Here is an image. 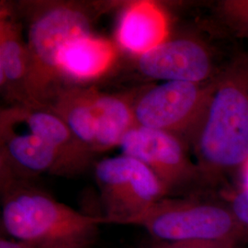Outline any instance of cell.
<instances>
[{
  "label": "cell",
  "instance_id": "cell-15",
  "mask_svg": "<svg viewBox=\"0 0 248 248\" xmlns=\"http://www.w3.org/2000/svg\"><path fill=\"white\" fill-rule=\"evenodd\" d=\"M97 88L95 85L66 83L45 106L58 116L95 155H97L94 98Z\"/></svg>",
  "mask_w": 248,
  "mask_h": 248
},
{
  "label": "cell",
  "instance_id": "cell-2",
  "mask_svg": "<svg viewBox=\"0 0 248 248\" xmlns=\"http://www.w3.org/2000/svg\"><path fill=\"white\" fill-rule=\"evenodd\" d=\"M188 148L207 190L248 158V53L232 56L215 88Z\"/></svg>",
  "mask_w": 248,
  "mask_h": 248
},
{
  "label": "cell",
  "instance_id": "cell-7",
  "mask_svg": "<svg viewBox=\"0 0 248 248\" xmlns=\"http://www.w3.org/2000/svg\"><path fill=\"white\" fill-rule=\"evenodd\" d=\"M125 54V53H124ZM128 55L124 62L144 82L183 81L205 83L216 78L229 61L199 33H174L145 53Z\"/></svg>",
  "mask_w": 248,
  "mask_h": 248
},
{
  "label": "cell",
  "instance_id": "cell-12",
  "mask_svg": "<svg viewBox=\"0 0 248 248\" xmlns=\"http://www.w3.org/2000/svg\"><path fill=\"white\" fill-rule=\"evenodd\" d=\"M120 56L118 45L91 34L69 42L59 53L57 63L65 83L87 85L114 73Z\"/></svg>",
  "mask_w": 248,
  "mask_h": 248
},
{
  "label": "cell",
  "instance_id": "cell-4",
  "mask_svg": "<svg viewBox=\"0 0 248 248\" xmlns=\"http://www.w3.org/2000/svg\"><path fill=\"white\" fill-rule=\"evenodd\" d=\"M133 225L151 238L167 242H248L243 226L229 206L204 195L168 197L155 204Z\"/></svg>",
  "mask_w": 248,
  "mask_h": 248
},
{
  "label": "cell",
  "instance_id": "cell-6",
  "mask_svg": "<svg viewBox=\"0 0 248 248\" xmlns=\"http://www.w3.org/2000/svg\"><path fill=\"white\" fill-rule=\"evenodd\" d=\"M216 78L205 83L168 81L140 86L134 101L135 125L171 133L188 146Z\"/></svg>",
  "mask_w": 248,
  "mask_h": 248
},
{
  "label": "cell",
  "instance_id": "cell-20",
  "mask_svg": "<svg viewBox=\"0 0 248 248\" xmlns=\"http://www.w3.org/2000/svg\"><path fill=\"white\" fill-rule=\"evenodd\" d=\"M237 172L239 173L240 187L248 188V158Z\"/></svg>",
  "mask_w": 248,
  "mask_h": 248
},
{
  "label": "cell",
  "instance_id": "cell-5",
  "mask_svg": "<svg viewBox=\"0 0 248 248\" xmlns=\"http://www.w3.org/2000/svg\"><path fill=\"white\" fill-rule=\"evenodd\" d=\"M104 223L133 225L168 193L144 164L121 154L95 162Z\"/></svg>",
  "mask_w": 248,
  "mask_h": 248
},
{
  "label": "cell",
  "instance_id": "cell-16",
  "mask_svg": "<svg viewBox=\"0 0 248 248\" xmlns=\"http://www.w3.org/2000/svg\"><path fill=\"white\" fill-rule=\"evenodd\" d=\"M214 13L232 35L248 39V0L218 1Z\"/></svg>",
  "mask_w": 248,
  "mask_h": 248
},
{
  "label": "cell",
  "instance_id": "cell-11",
  "mask_svg": "<svg viewBox=\"0 0 248 248\" xmlns=\"http://www.w3.org/2000/svg\"><path fill=\"white\" fill-rule=\"evenodd\" d=\"M11 106L27 128L42 138L58 155L61 177H77L94 166L96 155L52 110L33 104Z\"/></svg>",
  "mask_w": 248,
  "mask_h": 248
},
{
  "label": "cell",
  "instance_id": "cell-8",
  "mask_svg": "<svg viewBox=\"0 0 248 248\" xmlns=\"http://www.w3.org/2000/svg\"><path fill=\"white\" fill-rule=\"evenodd\" d=\"M122 154L144 164L159 179L168 197L204 195L207 188L189 148L180 138L138 125L120 143Z\"/></svg>",
  "mask_w": 248,
  "mask_h": 248
},
{
  "label": "cell",
  "instance_id": "cell-13",
  "mask_svg": "<svg viewBox=\"0 0 248 248\" xmlns=\"http://www.w3.org/2000/svg\"><path fill=\"white\" fill-rule=\"evenodd\" d=\"M170 32L169 13L162 4L153 1L123 4L116 31V42L122 53H145L166 40Z\"/></svg>",
  "mask_w": 248,
  "mask_h": 248
},
{
  "label": "cell",
  "instance_id": "cell-9",
  "mask_svg": "<svg viewBox=\"0 0 248 248\" xmlns=\"http://www.w3.org/2000/svg\"><path fill=\"white\" fill-rule=\"evenodd\" d=\"M61 177V163L54 151L27 128L12 106L0 110V177L39 179Z\"/></svg>",
  "mask_w": 248,
  "mask_h": 248
},
{
  "label": "cell",
  "instance_id": "cell-14",
  "mask_svg": "<svg viewBox=\"0 0 248 248\" xmlns=\"http://www.w3.org/2000/svg\"><path fill=\"white\" fill-rule=\"evenodd\" d=\"M140 86L119 92H103L97 88L94 98L96 120V155L120 143L133 126L134 101Z\"/></svg>",
  "mask_w": 248,
  "mask_h": 248
},
{
  "label": "cell",
  "instance_id": "cell-10",
  "mask_svg": "<svg viewBox=\"0 0 248 248\" xmlns=\"http://www.w3.org/2000/svg\"><path fill=\"white\" fill-rule=\"evenodd\" d=\"M29 53L15 2H0V91L11 105L26 104Z\"/></svg>",
  "mask_w": 248,
  "mask_h": 248
},
{
  "label": "cell",
  "instance_id": "cell-19",
  "mask_svg": "<svg viewBox=\"0 0 248 248\" xmlns=\"http://www.w3.org/2000/svg\"><path fill=\"white\" fill-rule=\"evenodd\" d=\"M0 248H98L96 245H62L1 238Z\"/></svg>",
  "mask_w": 248,
  "mask_h": 248
},
{
  "label": "cell",
  "instance_id": "cell-17",
  "mask_svg": "<svg viewBox=\"0 0 248 248\" xmlns=\"http://www.w3.org/2000/svg\"><path fill=\"white\" fill-rule=\"evenodd\" d=\"M233 243H211V242H167L149 238L143 241L136 248H238Z\"/></svg>",
  "mask_w": 248,
  "mask_h": 248
},
{
  "label": "cell",
  "instance_id": "cell-18",
  "mask_svg": "<svg viewBox=\"0 0 248 248\" xmlns=\"http://www.w3.org/2000/svg\"><path fill=\"white\" fill-rule=\"evenodd\" d=\"M224 202L229 206L238 222L248 229V188L238 187L226 193Z\"/></svg>",
  "mask_w": 248,
  "mask_h": 248
},
{
  "label": "cell",
  "instance_id": "cell-1",
  "mask_svg": "<svg viewBox=\"0 0 248 248\" xmlns=\"http://www.w3.org/2000/svg\"><path fill=\"white\" fill-rule=\"evenodd\" d=\"M123 2L23 0L15 2L22 20L29 53L26 104L45 107L64 80L57 58L72 40L94 34L99 18Z\"/></svg>",
  "mask_w": 248,
  "mask_h": 248
},
{
  "label": "cell",
  "instance_id": "cell-3",
  "mask_svg": "<svg viewBox=\"0 0 248 248\" xmlns=\"http://www.w3.org/2000/svg\"><path fill=\"white\" fill-rule=\"evenodd\" d=\"M39 179L0 177L1 225L11 239L62 245H96L101 217L56 201Z\"/></svg>",
  "mask_w": 248,
  "mask_h": 248
}]
</instances>
